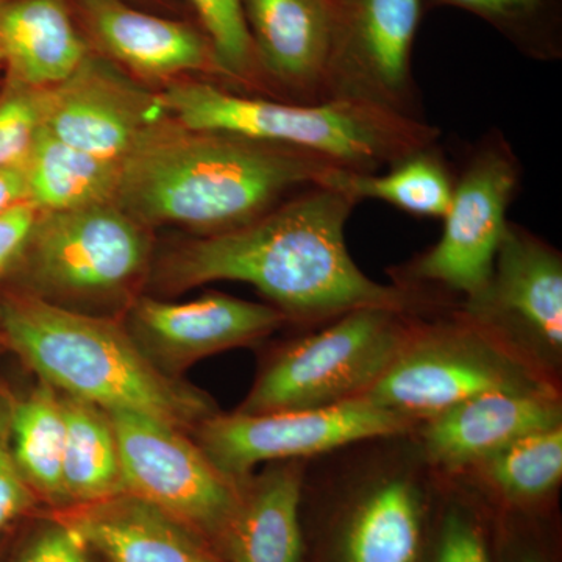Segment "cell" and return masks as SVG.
<instances>
[{
	"mask_svg": "<svg viewBox=\"0 0 562 562\" xmlns=\"http://www.w3.org/2000/svg\"><path fill=\"white\" fill-rule=\"evenodd\" d=\"M0 55L36 90L68 80L88 57L60 0H18L0 11Z\"/></svg>",
	"mask_w": 562,
	"mask_h": 562,
	"instance_id": "cell-21",
	"label": "cell"
},
{
	"mask_svg": "<svg viewBox=\"0 0 562 562\" xmlns=\"http://www.w3.org/2000/svg\"><path fill=\"white\" fill-rule=\"evenodd\" d=\"M495 557L497 562H553L542 549L528 542L502 543Z\"/></svg>",
	"mask_w": 562,
	"mask_h": 562,
	"instance_id": "cell-35",
	"label": "cell"
},
{
	"mask_svg": "<svg viewBox=\"0 0 562 562\" xmlns=\"http://www.w3.org/2000/svg\"><path fill=\"white\" fill-rule=\"evenodd\" d=\"M405 310L368 306L291 342L258 376L241 413L319 408L362 397L412 331Z\"/></svg>",
	"mask_w": 562,
	"mask_h": 562,
	"instance_id": "cell-5",
	"label": "cell"
},
{
	"mask_svg": "<svg viewBox=\"0 0 562 562\" xmlns=\"http://www.w3.org/2000/svg\"><path fill=\"white\" fill-rule=\"evenodd\" d=\"M2 325L13 350L63 395L180 430L216 414L209 395L161 371L116 322L32 295L7 302Z\"/></svg>",
	"mask_w": 562,
	"mask_h": 562,
	"instance_id": "cell-3",
	"label": "cell"
},
{
	"mask_svg": "<svg viewBox=\"0 0 562 562\" xmlns=\"http://www.w3.org/2000/svg\"><path fill=\"white\" fill-rule=\"evenodd\" d=\"M55 516L103 562H225L199 532L131 492Z\"/></svg>",
	"mask_w": 562,
	"mask_h": 562,
	"instance_id": "cell-18",
	"label": "cell"
},
{
	"mask_svg": "<svg viewBox=\"0 0 562 562\" xmlns=\"http://www.w3.org/2000/svg\"><path fill=\"white\" fill-rule=\"evenodd\" d=\"M522 183V166L512 144L491 131L469 151L454 180L441 238L403 273L472 299L491 279L505 233L506 213Z\"/></svg>",
	"mask_w": 562,
	"mask_h": 562,
	"instance_id": "cell-7",
	"label": "cell"
},
{
	"mask_svg": "<svg viewBox=\"0 0 562 562\" xmlns=\"http://www.w3.org/2000/svg\"><path fill=\"white\" fill-rule=\"evenodd\" d=\"M325 101L369 103L420 120L413 47L427 0H331Z\"/></svg>",
	"mask_w": 562,
	"mask_h": 562,
	"instance_id": "cell-10",
	"label": "cell"
},
{
	"mask_svg": "<svg viewBox=\"0 0 562 562\" xmlns=\"http://www.w3.org/2000/svg\"><path fill=\"white\" fill-rule=\"evenodd\" d=\"M336 168L310 151L157 122L121 161L116 203L139 224L216 235L317 187Z\"/></svg>",
	"mask_w": 562,
	"mask_h": 562,
	"instance_id": "cell-2",
	"label": "cell"
},
{
	"mask_svg": "<svg viewBox=\"0 0 562 562\" xmlns=\"http://www.w3.org/2000/svg\"><path fill=\"white\" fill-rule=\"evenodd\" d=\"M355 206L341 192L306 188L243 227L184 244L161 279L176 291L243 281L288 319L322 322L368 306L408 312L412 288L369 279L351 258L346 224Z\"/></svg>",
	"mask_w": 562,
	"mask_h": 562,
	"instance_id": "cell-1",
	"label": "cell"
},
{
	"mask_svg": "<svg viewBox=\"0 0 562 562\" xmlns=\"http://www.w3.org/2000/svg\"><path fill=\"white\" fill-rule=\"evenodd\" d=\"M90 547L57 516L41 524L14 562H94Z\"/></svg>",
	"mask_w": 562,
	"mask_h": 562,
	"instance_id": "cell-32",
	"label": "cell"
},
{
	"mask_svg": "<svg viewBox=\"0 0 562 562\" xmlns=\"http://www.w3.org/2000/svg\"><path fill=\"white\" fill-rule=\"evenodd\" d=\"M10 416L11 401L0 398V535L31 513L38 501L11 453Z\"/></svg>",
	"mask_w": 562,
	"mask_h": 562,
	"instance_id": "cell-31",
	"label": "cell"
},
{
	"mask_svg": "<svg viewBox=\"0 0 562 562\" xmlns=\"http://www.w3.org/2000/svg\"><path fill=\"white\" fill-rule=\"evenodd\" d=\"M66 424L61 394L41 382L27 397L11 402L10 443L14 462L36 497L66 508L63 453Z\"/></svg>",
	"mask_w": 562,
	"mask_h": 562,
	"instance_id": "cell-25",
	"label": "cell"
},
{
	"mask_svg": "<svg viewBox=\"0 0 562 562\" xmlns=\"http://www.w3.org/2000/svg\"><path fill=\"white\" fill-rule=\"evenodd\" d=\"M213 47L225 79L236 83H261L262 76L241 0H190Z\"/></svg>",
	"mask_w": 562,
	"mask_h": 562,
	"instance_id": "cell-28",
	"label": "cell"
},
{
	"mask_svg": "<svg viewBox=\"0 0 562 562\" xmlns=\"http://www.w3.org/2000/svg\"><path fill=\"white\" fill-rule=\"evenodd\" d=\"M38 216V209L29 201L0 213V276L24 254Z\"/></svg>",
	"mask_w": 562,
	"mask_h": 562,
	"instance_id": "cell-33",
	"label": "cell"
},
{
	"mask_svg": "<svg viewBox=\"0 0 562 562\" xmlns=\"http://www.w3.org/2000/svg\"><path fill=\"white\" fill-rule=\"evenodd\" d=\"M24 201H27L24 166H3L0 168V213Z\"/></svg>",
	"mask_w": 562,
	"mask_h": 562,
	"instance_id": "cell-34",
	"label": "cell"
},
{
	"mask_svg": "<svg viewBox=\"0 0 562 562\" xmlns=\"http://www.w3.org/2000/svg\"><path fill=\"white\" fill-rule=\"evenodd\" d=\"M27 201L41 211H66L116 202L121 162L95 157L41 127L27 160Z\"/></svg>",
	"mask_w": 562,
	"mask_h": 562,
	"instance_id": "cell-23",
	"label": "cell"
},
{
	"mask_svg": "<svg viewBox=\"0 0 562 562\" xmlns=\"http://www.w3.org/2000/svg\"><path fill=\"white\" fill-rule=\"evenodd\" d=\"M449 162L436 144L409 154L380 172L336 168L317 187L341 192L351 201H380L417 217L442 220L454 190Z\"/></svg>",
	"mask_w": 562,
	"mask_h": 562,
	"instance_id": "cell-22",
	"label": "cell"
},
{
	"mask_svg": "<svg viewBox=\"0 0 562 562\" xmlns=\"http://www.w3.org/2000/svg\"><path fill=\"white\" fill-rule=\"evenodd\" d=\"M430 525L416 484L383 480L336 512L305 562H424Z\"/></svg>",
	"mask_w": 562,
	"mask_h": 562,
	"instance_id": "cell-15",
	"label": "cell"
},
{
	"mask_svg": "<svg viewBox=\"0 0 562 562\" xmlns=\"http://www.w3.org/2000/svg\"><path fill=\"white\" fill-rule=\"evenodd\" d=\"M552 387L484 392L427 420L428 458L446 471L476 468L530 432L561 425Z\"/></svg>",
	"mask_w": 562,
	"mask_h": 562,
	"instance_id": "cell-17",
	"label": "cell"
},
{
	"mask_svg": "<svg viewBox=\"0 0 562 562\" xmlns=\"http://www.w3.org/2000/svg\"><path fill=\"white\" fill-rule=\"evenodd\" d=\"M105 413L120 447L125 492L171 514L216 549L241 483L224 475L180 428L124 409Z\"/></svg>",
	"mask_w": 562,
	"mask_h": 562,
	"instance_id": "cell-11",
	"label": "cell"
},
{
	"mask_svg": "<svg viewBox=\"0 0 562 562\" xmlns=\"http://www.w3.org/2000/svg\"><path fill=\"white\" fill-rule=\"evenodd\" d=\"M160 103L173 122L191 131L232 133L310 151L353 172L383 171L441 136L424 120L369 103L250 98L209 81L172 85Z\"/></svg>",
	"mask_w": 562,
	"mask_h": 562,
	"instance_id": "cell-4",
	"label": "cell"
},
{
	"mask_svg": "<svg viewBox=\"0 0 562 562\" xmlns=\"http://www.w3.org/2000/svg\"><path fill=\"white\" fill-rule=\"evenodd\" d=\"M424 562H497L482 517L452 505L430 525Z\"/></svg>",
	"mask_w": 562,
	"mask_h": 562,
	"instance_id": "cell-29",
	"label": "cell"
},
{
	"mask_svg": "<svg viewBox=\"0 0 562 562\" xmlns=\"http://www.w3.org/2000/svg\"><path fill=\"white\" fill-rule=\"evenodd\" d=\"M286 321L272 305L221 292L187 303L144 297L133 305L131 335L171 375L210 355L266 338Z\"/></svg>",
	"mask_w": 562,
	"mask_h": 562,
	"instance_id": "cell-14",
	"label": "cell"
},
{
	"mask_svg": "<svg viewBox=\"0 0 562 562\" xmlns=\"http://www.w3.org/2000/svg\"><path fill=\"white\" fill-rule=\"evenodd\" d=\"M24 251L29 276L54 299H99L127 290L146 269L149 239L116 202L41 213Z\"/></svg>",
	"mask_w": 562,
	"mask_h": 562,
	"instance_id": "cell-9",
	"label": "cell"
},
{
	"mask_svg": "<svg viewBox=\"0 0 562 562\" xmlns=\"http://www.w3.org/2000/svg\"><path fill=\"white\" fill-rule=\"evenodd\" d=\"M303 468L271 462L239 484V498L216 542L225 562H305Z\"/></svg>",
	"mask_w": 562,
	"mask_h": 562,
	"instance_id": "cell-19",
	"label": "cell"
},
{
	"mask_svg": "<svg viewBox=\"0 0 562 562\" xmlns=\"http://www.w3.org/2000/svg\"><path fill=\"white\" fill-rule=\"evenodd\" d=\"M44 94L31 88L0 102V168L24 166L44 124Z\"/></svg>",
	"mask_w": 562,
	"mask_h": 562,
	"instance_id": "cell-30",
	"label": "cell"
},
{
	"mask_svg": "<svg viewBox=\"0 0 562 562\" xmlns=\"http://www.w3.org/2000/svg\"><path fill=\"white\" fill-rule=\"evenodd\" d=\"M482 18L527 57L539 61L562 57L561 0H427Z\"/></svg>",
	"mask_w": 562,
	"mask_h": 562,
	"instance_id": "cell-27",
	"label": "cell"
},
{
	"mask_svg": "<svg viewBox=\"0 0 562 562\" xmlns=\"http://www.w3.org/2000/svg\"><path fill=\"white\" fill-rule=\"evenodd\" d=\"M0 58H2V55H0Z\"/></svg>",
	"mask_w": 562,
	"mask_h": 562,
	"instance_id": "cell-36",
	"label": "cell"
},
{
	"mask_svg": "<svg viewBox=\"0 0 562 562\" xmlns=\"http://www.w3.org/2000/svg\"><path fill=\"white\" fill-rule=\"evenodd\" d=\"M241 2L262 80L286 92L288 102H324L331 0Z\"/></svg>",
	"mask_w": 562,
	"mask_h": 562,
	"instance_id": "cell-16",
	"label": "cell"
},
{
	"mask_svg": "<svg viewBox=\"0 0 562 562\" xmlns=\"http://www.w3.org/2000/svg\"><path fill=\"white\" fill-rule=\"evenodd\" d=\"M465 316L487 330L519 333L549 353L562 350V260L527 228L506 224L491 279Z\"/></svg>",
	"mask_w": 562,
	"mask_h": 562,
	"instance_id": "cell-12",
	"label": "cell"
},
{
	"mask_svg": "<svg viewBox=\"0 0 562 562\" xmlns=\"http://www.w3.org/2000/svg\"><path fill=\"white\" fill-rule=\"evenodd\" d=\"M413 422L366 397L319 408L213 414L198 425L195 443L233 482L249 479L262 462L295 461L408 430Z\"/></svg>",
	"mask_w": 562,
	"mask_h": 562,
	"instance_id": "cell-8",
	"label": "cell"
},
{
	"mask_svg": "<svg viewBox=\"0 0 562 562\" xmlns=\"http://www.w3.org/2000/svg\"><path fill=\"white\" fill-rule=\"evenodd\" d=\"M61 403L66 424L63 453L66 508L125 492L120 447L106 413L68 395L61 394Z\"/></svg>",
	"mask_w": 562,
	"mask_h": 562,
	"instance_id": "cell-24",
	"label": "cell"
},
{
	"mask_svg": "<svg viewBox=\"0 0 562 562\" xmlns=\"http://www.w3.org/2000/svg\"><path fill=\"white\" fill-rule=\"evenodd\" d=\"M503 349L497 335L468 316L458 324L412 327L387 371L362 397L414 422L484 392L550 387Z\"/></svg>",
	"mask_w": 562,
	"mask_h": 562,
	"instance_id": "cell-6",
	"label": "cell"
},
{
	"mask_svg": "<svg viewBox=\"0 0 562 562\" xmlns=\"http://www.w3.org/2000/svg\"><path fill=\"white\" fill-rule=\"evenodd\" d=\"M83 3L103 46L132 69L154 77L201 70L225 79L210 41L188 25L133 10L121 0Z\"/></svg>",
	"mask_w": 562,
	"mask_h": 562,
	"instance_id": "cell-20",
	"label": "cell"
},
{
	"mask_svg": "<svg viewBox=\"0 0 562 562\" xmlns=\"http://www.w3.org/2000/svg\"><path fill=\"white\" fill-rule=\"evenodd\" d=\"M161 113L160 98L87 57L68 80L46 90L43 127L76 149L121 162Z\"/></svg>",
	"mask_w": 562,
	"mask_h": 562,
	"instance_id": "cell-13",
	"label": "cell"
},
{
	"mask_svg": "<svg viewBox=\"0 0 562 562\" xmlns=\"http://www.w3.org/2000/svg\"><path fill=\"white\" fill-rule=\"evenodd\" d=\"M476 468L503 502L531 508L561 483L562 425L525 435Z\"/></svg>",
	"mask_w": 562,
	"mask_h": 562,
	"instance_id": "cell-26",
	"label": "cell"
}]
</instances>
